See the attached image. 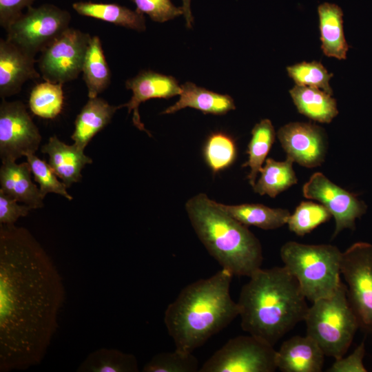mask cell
Listing matches in <instances>:
<instances>
[{"label": "cell", "mask_w": 372, "mask_h": 372, "mask_svg": "<svg viewBox=\"0 0 372 372\" xmlns=\"http://www.w3.org/2000/svg\"><path fill=\"white\" fill-rule=\"evenodd\" d=\"M70 13L52 4L28 8L6 29V39L35 56L70 28Z\"/></svg>", "instance_id": "7"}, {"label": "cell", "mask_w": 372, "mask_h": 372, "mask_svg": "<svg viewBox=\"0 0 372 372\" xmlns=\"http://www.w3.org/2000/svg\"><path fill=\"white\" fill-rule=\"evenodd\" d=\"M277 136L287 157L293 162L311 168L324 161L327 143L321 127L308 123H289L278 130Z\"/></svg>", "instance_id": "13"}, {"label": "cell", "mask_w": 372, "mask_h": 372, "mask_svg": "<svg viewBox=\"0 0 372 372\" xmlns=\"http://www.w3.org/2000/svg\"><path fill=\"white\" fill-rule=\"evenodd\" d=\"M41 151L49 155V165L54 174L68 187L81 181L83 168L92 163V159L84 150L73 144L68 145L56 136L41 147Z\"/></svg>", "instance_id": "17"}, {"label": "cell", "mask_w": 372, "mask_h": 372, "mask_svg": "<svg viewBox=\"0 0 372 372\" xmlns=\"http://www.w3.org/2000/svg\"><path fill=\"white\" fill-rule=\"evenodd\" d=\"M288 75L296 85L320 89L332 95L329 81L333 74L329 73L322 64L318 61H303L287 68Z\"/></svg>", "instance_id": "32"}, {"label": "cell", "mask_w": 372, "mask_h": 372, "mask_svg": "<svg viewBox=\"0 0 372 372\" xmlns=\"http://www.w3.org/2000/svg\"><path fill=\"white\" fill-rule=\"evenodd\" d=\"M304 321L307 335L316 340L326 356L335 360L345 355L360 328L342 281L333 294L312 302Z\"/></svg>", "instance_id": "6"}, {"label": "cell", "mask_w": 372, "mask_h": 372, "mask_svg": "<svg viewBox=\"0 0 372 372\" xmlns=\"http://www.w3.org/2000/svg\"><path fill=\"white\" fill-rule=\"evenodd\" d=\"M136 357L116 349L100 348L90 353L76 372H138Z\"/></svg>", "instance_id": "27"}, {"label": "cell", "mask_w": 372, "mask_h": 372, "mask_svg": "<svg viewBox=\"0 0 372 372\" xmlns=\"http://www.w3.org/2000/svg\"><path fill=\"white\" fill-rule=\"evenodd\" d=\"M289 94L298 111L311 120L329 123L338 114L335 99L320 89L296 85Z\"/></svg>", "instance_id": "22"}, {"label": "cell", "mask_w": 372, "mask_h": 372, "mask_svg": "<svg viewBox=\"0 0 372 372\" xmlns=\"http://www.w3.org/2000/svg\"><path fill=\"white\" fill-rule=\"evenodd\" d=\"M62 86L61 83L49 81L36 85L29 98L31 112L43 118L52 119L56 117L61 113L64 102Z\"/></svg>", "instance_id": "29"}, {"label": "cell", "mask_w": 372, "mask_h": 372, "mask_svg": "<svg viewBox=\"0 0 372 372\" xmlns=\"http://www.w3.org/2000/svg\"><path fill=\"white\" fill-rule=\"evenodd\" d=\"M305 198L323 205L335 220V238L344 229L354 230L355 220L365 214L367 207L357 196L331 181L321 172L312 174L302 187Z\"/></svg>", "instance_id": "12"}, {"label": "cell", "mask_w": 372, "mask_h": 372, "mask_svg": "<svg viewBox=\"0 0 372 372\" xmlns=\"http://www.w3.org/2000/svg\"><path fill=\"white\" fill-rule=\"evenodd\" d=\"M293 161L287 158L284 161H277L271 158L266 159L260 171V176L252 187L260 195L267 194L275 198L278 194L298 183L293 168Z\"/></svg>", "instance_id": "26"}, {"label": "cell", "mask_w": 372, "mask_h": 372, "mask_svg": "<svg viewBox=\"0 0 372 372\" xmlns=\"http://www.w3.org/2000/svg\"><path fill=\"white\" fill-rule=\"evenodd\" d=\"M306 300L297 280L285 266L260 268L240 292L241 327L274 347L304 320L309 309Z\"/></svg>", "instance_id": "2"}, {"label": "cell", "mask_w": 372, "mask_h": 372, "mask_svg": "<svg viewBox=\"0 0 372 372\" xmlns=\"http://www.w3.org/2000/svg\"><path fill=\"white\" fill-rule=\"evenodd\" d=\"M251 133V137L247 148L248 160L242 167L250 168L247 179L253 187L274 143L276 132L271 121L266 118L256 123Z\"/></svg>", "instance_id": "28"}, {"label": "cell", "mask_w": 372, "mask_h": 372, "mask_svg": "<svg viewBox=\"0 0 372 372\" xmlns=\"http://www.w3.org/2000/svg\"><path fill=\"white\" fill-rule=\"evenodd\" d=\"M125 87L132 91L130 100L121 107L127 108L128 114L133 111L132 121L141 131L150 133L145 128L138 112L139 105L151 99H168L179 95L181 87L178 81L172 76H167L152 70H142L136 76L125 82Z\"/></svg>", "instance_id": "14"}, {"label": "cell", "mask_w": 372, "mask_h": 372, "mask_svg": "<svg viewBox=\"0 0 372 372\" xmlns=\"http://www.w3.org/2000/svg\"><path fill=\"white\" fill-rule=\"evenodd\" d=\"M342 254L334 245L295 241L285 242L280 251L284 266L311 302L331 296L339 287Z\"/></svg>", "instance_id": "5"}, {"label": "cell", "mask_w": 372, "mask_h": 372, "mask_svg": "<svg viewBox=\"0 0 372 372\" xmlns=\"http://www.w3.org/2000/svg\"><path fill=\"white\" fill-rule=\"evenodd\" d=\"M365 355L364 342H362L347 357L335 360L327 370L328 372H366L363 362Z\"/></svg>", "instance_id": "37"}, {"label": "cell", "mask_w": 372, "mask_h": 372, "mask_svg": "<svg viewBox=\"0 0 372 372\" xmlns=\"http://www.w3.org/2000/svg\"><path fill=\"white\" fill-rule=\"evenodd\" d=\"M91 36L68 28L42 52L38 61L45 81L61 83L76 79L82 72Z\"/></svg>", "instance_id": "10"}, {"label": "cell", "mask_w": 372, "mask_h": 372, "mask_svg": "<svg viewBox=\"0 0 372 372\" xmlns=\"http://www.w3.org/2000/svg\"><path fill=\"white\" fill-rule=\"evenodd\" d=\"M220 207L244 225L265 230L279 228L287 224L290 212L286 209L271 208L262 204L245 203L229 205L219 203Z\"/></svg>", "instance_id": "24"}, {"label": "cell", "mask_w": 372, "mask_h": 372, "mask_svg": "<svg viewBox=\"0 0 372 372\" xmlns=\"http://www.w3.org/2000/svg\"><path fill=\"white\" fill-rule=\"evenodd\" d=\"M34 56L7 39L0 40V96L5 99L21 91L28 80L38 79Z\"/></svg>", "instance_id": "15"}, {"label": "cell", "mask_w": 372, "mask_h": 372, "mask_svg": "<svg viewBox=\"0 0 372 372\" xmlns=\"http://www.w3.org/2000/svg\"><path fill=\"white\" fill-rule=\"evenodd\" d=\"M198 360L192 353L175 349L173 352L156 354L143 367V372H196Z\"/></svg>", "instance_id": "33"}, {"label": "cell", "mask_w": 372, "mask_h": 372, "mask_svg": "<svg viewBox=\"0 0 372 372\" xmlns=\"http://www.w3.org/2000/svg\"><path fill=\"white\" fill-rule=\"evenodd\" d=\"M324 353L311 337L295 335L276 351L277 369L282 372H320Z\"/></svg>", "instance_id": "16"}, {"label": "cell", "mask_w": 372, "mask_h": 372, "mask_svg": "<svg viewBox=\"0 0 372 372\" xmlns=\"http://www.w3.org/2000/svg\"><path fill=\"white\" fill-rule=\"evenodd\" d=\"M121 107V105H110L98 96L89 99L76 118L71 136L74 144L84 150L92 138L110 123L116 111Z\"/></svg>", "instance_id": "20"}, {"label": "cell", "mask_w": 372, "mask_h": 372, "mask_svg": "<svg viewBox=\"0 0 372 372\" xmlns=\"http://www.w3.org/2000/svg\"><path fill=\"white\" fill-rule=\"evenodd\" d=\"M28 163L2 162L0 168V192L30 206L32 209L43 207V197L31 179Z\"/></svg>", "instance_id": "18"}, {"label": "cell", "mask_w": 372, "mask_h": 372, "mask_svg": "<svg viewBox=\"0 0 372 372\" xmlns=\"http://www.w3.org/2000/svg\"><path fill=\"white\" fill-rule=\"evenodd\" d=\"M233 276L222 269L185 287L167 306L164 323L175 349L192 353L239 316L229 291Z\"/></svg>", "instance_id": "3"}, {"label": "cell", "mask_w": 372, "mask_h": 372, "mask_svg": "<svg viewBox=\"0 0 372 372\" xmlns=\"http://www.w3.org/2000/svg\"><path fill=\"white\" fill-rule=\"evenodd\" d=\"M34 0H0V24L5 29L23 13Z\"/></svg>", "instance_id": "38"}, {"label": "cell", "mask_w": 372, "mask_h": 372, "mask_svg": "<svg viewBox=\"0 0 372 372\" xmlns=\"http://www.w3.org/2000/svg\"><path fill=\"white\" fill-rule=\"evenodd\" d=\"M180 87L178 101L165 109L162 114H170L185 107H191L205 114L223 115L236 109L234 99L229 95L210 91L192 82H186Z\"/></svg>", "instance_id": "19"}, {"label": "cell", "mask_w": 372, "mask_h": 372, "mask_svg": "<svg viewBox=\"0 0 372 372\" xmlns=\"http://www.w3.org/2000/svg\"><path fill=\"white\" fill-rule=\"evenodd\" d=\"M32 208L0 192V224L14 225L20 217L26 216Z\"/></svg>", "instance_id": "36"}, {"label": "cell", "mask_w": 372, "mask_h": 372, "mask_svg": "<svg viewBox=\"0 0 372 372\" xmlns=\"http://www.w3.org/2000/svg\"><path fill=\"white\" fill-rule=\"evenodd\" d=\"M331 217V214L323 205L306 201L300 203L290 214L287 224L291 231L304 236Z\"/></svg>", "instance_id": "31"}, {"label": "cell", "mask_w": 372, "mask_h": 372, "mask_svg": "<svg viewBox=\"0 0 372 372\" xmlns=\"http://www.w3.org/2000/svg\"><path fill=\"white\" fill-rule=\"evenodd\" d=\"M340 273L359 327L372 333V245L358 242L342 252Z\"/></svg>", "instance_id": "9"}, {"label": "cell", "mask_w": 372, "mask_h": 372, "mask_svg": "<svg viewBox=\"0 0 372 372\" xmlns=\"http://www.w3.org/2000/svg\"><path fill=\"white\" fill-rule=\"evenodd\" d=\"M136 10L147 14L152 20L163 23L183 14L182 7L175 6L171 0H131Z\"/></svg>", "instance_id": "35"}, {"label": "cell", "mask_w": 372, "mask_h": 372, "mask_svg": "<svg viewBox=\"0 0 372 372\" xmlns=\"http://www.w3.org/2000/svg\"><path fill=\"white\" fill-rule=\"evenodd\" d=\"M82 72L89 99L98 96L110 83V70L98 36L91 37Z\"/></svg>", "instance_id": "25"}, {"label": "cell", "mask_w": 372, "mask_h": 372, "mask_svg": "<svg viewBox=\"0 0 372 372\" xmlns=\"http://www.w3.org/2000/svg\"><path fill=\"white\" fill-rule=\"evenodd\" d=\"M237 148L234 138L223 132L209 134L204 144L203 156L208 167L216 174L235 161Z\"/></svg>", "instance_id": "30"}, {"label": "cell", "mask_w": 372, "mask_h": 372, "mask_svg": "<svg viewBox=\"0 0 372 372\" xmlns=\"http://www.w3.org/2000/svg\"><path fill=\"white\" fill-rule=\"evenodd\" d=\"M25 157L34 180L39 184V189L43 198L48 193H54L63 196L69 200L73 199V197L68 193L65 185L58 180L57 176L49 164L41 160L34 154H28Z\"/></svg>", "instance_id": "34"}, {"label": "cell", "mask_w": 372, "mask_h": 372, "mask_svg": "<svg viewBox=\"0 0 372 372\" xmlns=\"http://www.w3.org/2000/svg\"><path fill=\"white\" fill-rule=\"evenodd\" d=\"M273 346L254 336L229 340L203 366L200 372H273L277 369Z\"/></svg>", "instance_id": "8"}, {"label": "cell", "mask_w": 372, "mask_h": 372, "mask_svg": "<svg viewBox=\"0 0 372 372\" xmlns=\"http://www.w3.org/2000/svg\"><path fill=\"white\" fill-rule=\"evenodd\" d=\"M72 7L82 16L102 20L138 32L146 30L143 13L136 10H132L116 3L79 1L74 3Z\"/></svg>", "instance_id": "23"}, {"label": "cell", "mask_w": 372, "mask_h": 372, "mask_svg": "<svg viewBox=\"0 0 372 372\" xmlns=\"http://www.w3.org/2000/svg\"><path fill=\"white\" fill-rule=\"evenodd\" d=\"M41 136L21 101H6L0 105V158L12 161L38 149Z\"/></svg>", "instance_id": "11"}, {"label": "cell", "mask_w": 372, "mask_h": 372, "mask_svg": "<svg viewBox=\"0 0 372 372\" xmlns=\"http://www.w3.org/2000/svg\"><path fill=\"white\" fill-rule=\"evenodd\" d=\"M321 48L324 55L346 59L349 50L344 34L343 12L335 3H323L318 7Z\"/></svg>", "instance_id": "21"}, {"label": "cell", "mask_w": 372, "mask_h": 372, "mask_svg": "<svg viewBox=\"0 0 372 372\" xmlns=\"http://www.w3.org/2000/svg\"><path fill=\"white\" fill-rule=\"evenodd\" d=\"M185 210L198 238L222 269L233 276L249 278L261 268L263 256L259 240L219 203L200 193L186 202Z\"/></svg>", "instance_id": "4"}, {"label": "cell", "mask_w": 372, "mask_h": 372, "mask_svg": "<svg viewBox=\"0 0 372 372\" xmlns=\"http://www.w3.org/2000/svg\"><path fill=\"white\" fill-rule=\"evenodd\" d=\"M65 300L63 279L32 233L0 224V372L42 362Z\"/></svg>", "instance_id": "1"}, {"label": "cell", "mask_w": 372, "mask_h": 372, "mask_svg": "<svg viewBox=\"0 0 372 372\" xmlns=\"http://www.w3.org/2000/svg\"><path fill=\"white\" fill-rule=\"evenodd\" d=\"M191 0H183V10L184 17L186 21V26L188 28H192L194 21V17L191 11Z\"/></svg>", "instance_id": "39"}]
</instances>
